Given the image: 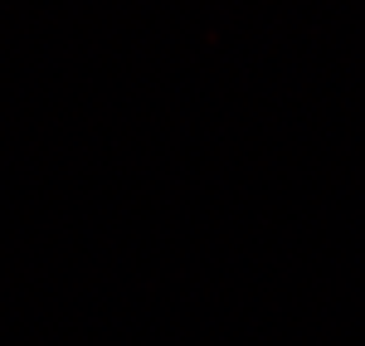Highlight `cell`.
Returning <instances> with one entry per match:
<instances>
[]
</instances>
